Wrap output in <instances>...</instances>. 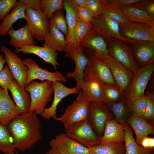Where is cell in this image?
<instances>
[{
  "label": "cell",
  "mask_w": 154,
  "mask_h": 154,
  "mask_svg": "<svg viewBox=\"0 0 154 154\" xmlns=\"http://www.w3.org/2000/svg\"><path fill=\"white\" fill-rule=\"evenodd\" d=\"M0 154H1L0 153Z\"/></svg>",
  "instance_id": "55"
},
{
  "label": "cell",
  "mask_w": 154,
  "mask_h": 154,
  "mask_svg": "<svg viewBox=\"0 0 154 154\" xmlns=\"http://www.w3.org/2000/svg\"><path fill=\"white\" fill-rule=\"evenodd\" d=\"M90 154H125L123 142L96 145L88 147Z\"/></svg>",
  "instance_id": "34"
},
{
  "label": "cell",
  "mask_w": 154,
  "mask_h": 154,
  "mask_svg": "<svg viewBox=\"0 0 154 154\" xmlns=\"http://www.w3.org/2000/svg\"><path fill=\"white\" fill-rule=\"evenodd\" d=\"M100 59L109 67L117 86L126 94L134 75L109 55Z\"/></svg>",
  "instance_id": "12"
},
{
  "label": "cell",
  "mask_w": 154,
  "mask_h": 154,
  "mask_svg": "<svg viewBox=\"0 0 154 154\" xmlns=\"http://www.w3.org/2000/svg\"><path fill=\"white\" fill-rule=\"evenodd\" d=\"M92 27L107 40L114 37L130 44L135 40L122 37L119 32V25L101 14L94 17L91 22Z\"/></svg>",
  "instance_id": "13"
},
{
  "label": "cell",
  "mask_w": 154,
  "mask_h": 154,
  "mask_svg": "<svg viewBox=\"0 0 154 154\" xmlns=\"http://www.w3.org/2000/svg\"><path fill=\"white\" fill-rule=\"evenodd\" d=\"M102 14L119 25L124 24L128 21L122 10L117 6L108 5L105 11Z\"/></svg>",
  "instance_id": "39"
},
{
  "label": "cell",
  "mask_w": 154,
  "mask_h": 154,
  "mask_svg": "<svg viewBox=\"0 0 154 154\" xmlns=\"http://www.w3.org/2000/svg\"><path fill=\"white\" fill-rule=\"evenodd\" d=\"M0 50L4 54L5 61L11 72L13 79L21 86L25 88L28 78V67L23 60L9 48L1 46Z\"/></svg>",
  "instance_id": "10"
},
{
  "label": "cell",
  "mask_w": 154,
  "mask_h": 154,
  "mask_svg": "<svg viewBox=\"0 0 154 154\" xmlns=\"http://www.w3.org/2000/svg\"><path fill=\"white\" fill-rule=\"evenodd\" d=\"M129 21L147 24H154L152 19L144 11L132 6L119 7Z\"/></svg>",
  "instance_id": "33"
},
{
  "label": "cell",
  "mask_w": 154,
  "mask_h": 154,
  "mask_svg": "<svg viewBox=\"0 0 154 154\" xmlns=\"http://www.w3.org/2000/svg\"><path fill=\"white\" fill-rule=\"evenodd\" d=\"M45 154H49L48 152V151H47V152Z\"/></svg>",
  "instance_id": "54"
},
{
  "label": "cell",
  "mask_w": 154,
  "mask_h": 154,
  "mask_svg": "<svg viewBox=\"0 0 154 154\" xmlns=\"http://www.w3.org/2000/svg\"><path fill=\"white\" fill-rule=\"evenodd\" d=\"M80 46L88 58L94 56L101 58L109 55L105 39L92 27L82 39Z\"/></svg>",
  "instance_id": "9"
},
{
  "label": "cell",
  "mask_w": 154,
  "mask_h": 154,
  "mask_svg": "<svg viewBox=\"0 0 154 154\" xmlns=\"http://www.w3.org/2000/svg\"><path fill=\"white\" fill-rule=\"evenodd\" d=\"M14 51L23 54H35L42 59L45 62L51 64L56 70L60 64L58 61V54L56 51L49 46L43 44L42 46L37 45H28L15 48Z\"/></svg>",
  "instance_id": "18"
},
{
  "label": "cell",
  "mask_w": 154,
  "mask_h": 154,
  "mask_svg": "<svg viewBox=\"0 0 154 154\" xmlns=\"http://www.w3.org/2000/svg\"><path fill=\"white\" fill-rule=\"evenodd\" d=\"M145 0H106L109 6H116L119 7L133 6L140 3Z\"/></svg>",
  "instance_id": "45"
},
{
  "label": "cell",
  "mask_w": 154,
  "mask_h": 154,
  "mask_svg": "<svg viewBox=\"0 0 154 154\" xmlns=\"http://www.w3.org/2000/svg\"><path fill=\"white\" fill-rule=\"evenodd\" d=\"M108 7L106 0H86L85 8L90 11L94 18L104 12Z\"/></svg>",
  "instance_id": "40"
},
{
  "label": "cell",
  "mask_w": 154,
  "mask_h": 154,
  "mask_svg": "<svg viewBox=\"0 0 154 154\" xmlns=\"http://www.w3.org/2000/svg\"><path fill=\"white\" fill-rule=\"evenodd\" d=\"M63 0H40V9L49 21L56 11L63 10Z\"/></svg>",
  "instance_id": "37"
},
{
  "label": "cell",
  "mask_w": 154,
  "mask_h": 154,
  "mask_svg": "<svg viewBox=\"0 0 154 154\" xmlns=\"http://www.w3.org/2000/svg\"><path fill=\"white\" fill-rule=\"evenodd\" d=\"M129 45L139 68L154 63V42L136 40Z\"/></svg>",
  "instance_id": "20"
},
{
  "label": "cell",
  "mask_w": 154,
  "mask_h": 154,
  "mask_svg": "<svg viewBox=\"0 0 154 154\" xmlns=\"http://www.w3.org/2000/svg\"><path fill=\"white\" fill-rule=\"evenodd\" d=\"M79 7L85 8L86 4V0H74Z\"/></svg>",
  "instance_id": "50"
},
{
  "label": "cell",
  "mask_w": 154,
  "mask_h": 154,
  "mask_svg": "<svg viewBox=\"0 0 154 154\" xmlns=\"http://www.w3.org/2000/svg\"><path fill=\"white\" fill-rule=\"evenodd\" d=\"M126 123L133 130L136 135L135 141L140 145L142 139L149 134L154 133V127L141 117L132 115Z\"/></svg>",
  "instance_id": "24"
},
{
  "label": "cell",
  "mask_w": 154,
  "mask_h": 154,
  "mask_svg": "<svg viewBox=\"0 0 154 154\" xmlns=\"http://www.w3.org/2000/svg\"><path fill=\"white\" fill-rule=\"evenodd\" d=\"M123 124L125 132V154H153L151 149L144 148L136 143L131 128L126 122Z\"/></svg>",
  "instance_id": "31"
},
{
  "label": "cell",
  "mask_w": 154,
  "mask_h": 154,
  "mask_svg": "<svg viewBox=\"0 0 154 154\" xmlns=\"http://www.w3.org/2000/svg\"><path fill=\"white\" fill-rule=\"evenodd\" d=\"M13 79L11 72L8 66L5 65L0 72V87L8 91V88Z\"/></svg>",
  "instance_id": "44"
},
{
  "label": "cell",
  "mask_w": 154,
  "mask_h": 154,
  "mask_svg": "<svg viewBox=\"0 0 154 154\" xmlns=\"http://www.w3.org/2000/svg\"><path fill=\"white\" fill-rule=\"evenodd\" d=\"M26 25L34 39L44 41L50 29L49 21L40 9L34 10L27 7L25 10Z\"/></svg>",
  "instance_id": "8"
},
{
  "label": "cell",
  "mask_w": 154,
  "mask_h": 154,
  "mask_svg": "<svg viewBox=\"0 0 154 154\" xmlns=\"http://www.w3.org/2000/svg\"><path fill=\"white\" fill-rule=\"evenodd\" d=\"M65 56L74 60L75 67L73 72H68L66 77L75 79L76 86L80 88V85L84 80V72L88 62L89 58L84 53L81 46H79L70 53H66Z\"/></svg>",
  "instance_id": "19"
},
{
  "label": "cell",
  "mask_w": 154,
  "mask_h": 154,
  "mask_svg": "<svg viewBox=\"0 0 154 154\" xmlns=\"http://www.w3.org/2000/svg\"><path fill=\"white\" fill-rule=\"evenodd\" d=\"M65 134L87 147L100 143V138L93 130L89 120L73 124L65 129Z\"/></svg>",
  "instance_id": "6"
},
{
  "label": "cell",
  "mask_w": 154,
  "mask_h": 154,
  "mask_svg": "<svg viewBox=\"0 0 154 154\" xmlns=\"http://www.w3.org/2000/svg\"><path fill=\"white\" fill-rule=\"evenodd\" d=\"M125 132L123 123L113 118L106 123L102 136L100 138V145L124 142Z\"/></svg>",
  "instance_id": "21"
},
{
  "label": "cell",
  "mask_w": 154,
  "mask_h": 154,
  "mask_svg": "<svg viewBox=\"0 0 154 154\" xmlns=\"http://www.w3.org/2000/svg\"><path fill=\"white\" fill-rule=\"evenodd\" d=\"M9 154H19L17 151H12Z\"/></svg>",
  "instance_id": "53"
},
{
  "label": "cell",
  "mask_w": 154,
  "mask_h": 154,
  "mask_svg": "<svg viewBox=\"0 0 154 154\" xmlns=\"http://www.w3.org/2000/svg\"><path fill=\"white\" fill-rule=\"evenodd\" d=\"M84 72V80H96L103 85L117 86L110 68L101 59L94 56L90 58Z\"/></svg>",
  "instance_id": "5"
},
{
  "label": "cell",
  "mask_w": 154,
  "mask_h": 154,
  "mask_svg": "<svg viewBox=\"0 0 154 154\" xmlns=\"http://www.w3.org/2000/svg\"><path fill=\"white\" fill-rule=\"evenodd\" d=\"M44 41L43 44L56 51L65 52L66 42L64 35L52 25H50L49 31Z\"/></svg>",
  "instance_id": "30"
},
{
  "label": "cell",
  "mask_w": 154,
  "mask_h": 154,
  "mask_svg": "<svg viewBox=\"0 0 154 154\" xmlns=\"http://www.w3.org/2000/svg\"><path fill=\"white\" fill-rule=\"evenodd\" d=\"M119 27L121 35L125 38L154 42V24L128 21Z\"/></svg>",
  "instance_id": "7"
},
{
  "label": "cell",
  "mask_w": 154,
  "mask_h": 154,
  "mask_svg": "<svg viewBox=\"0 0 154 154\" xmlns=\"http://www.w3.org/2000/svg\"><path fill=\"white\" fill-rule=\"evenodd\" d=\"M19 3L17 0H0V22Z\"/></svg>",
  "instance_id": "43"
},
{
  "label": "cell",
  "mask_w": 154,
  "mask_h": 154,
  "mask_svg": "<svg viewBox=\"0 0 154 154\" xmlns=\"http://www.w3.org/2000/svg\"><path fill=\"white\" fill-rule=\"evenodd\" d=\"M106 41L109 55L134 75L139 68L135 62L130 45L114 37L110 38Z\"/></svg>",
  "instance_id": "3"
},
{
  "label": "cell",
  "mask_w": 154,
  "mask_h": 154,
  "mask_svg": "<svg viewBox=\"0 0 154 154\" xmlns=\"http://www.w3.org/2000/svg\"><path fill=\"white\" fill-rule=\"evenodd\" d=\"M90 102L82 97L80 90L76 99L66 108L63 114L55 120L62 122L65 129L75 123L89 120Z\"/></svg>",
  "instance_id": "4"
},
{
  "label": "cell",
  "mask_w": 154,
  "mask_h": 154,
  "mask_svg": "<svg viewBox=\"0 0 154 154\" xmlns=\"http://www.w3.org/2000/svg\"><path fill=\"white\" fill-rule=\"evenodd\" d=\"M133 7L144 11L152 19L154 20V1L153 0H145L143 2Z\"/></svg>",
  "instance_id": "46"
},
{
  "label": "cell",
  "mask_w": 154,
  "mask_h": 154,
  "mask_svg": "<svg viewBox=\"0 0 154 154\" xmlns=\"http://www.w3.org/2000/svg\"><path fill=\"white\" fill-rule=\"evenodd\" d=\"M141 146L147 149H151L154 147V138L147 136L144 138L141 143Z\"/></svg>",
  "instance_id": "49"
},
{
  "label": "cell",
  "mask_w": 154,
  "mask_h": 154,
  "mask_svg": "<svg viewBox=\"0 0 154 154\" xmlns=\"http://www.w3.org/2000/svg\"><path fill=\"white\" fill-rule=\"evenodd\" d=\"M63 10H58L55 11L49 21L51 25L61 31L66 37L68 30L67 22L63 13Z\"/></svg>",
  "instance_id": "38"
},
{
  "label": "cell",
  "mask_w": 154,
  "mask_h": 154,
  "mask_svg": "<svg viewBox=\"0 0 154 154\" xmlns=\"http://www.w3.org/2000/svg\"><path fill=\"white\" fill-rule=\"evenodd\" d=\"M146 103V98L145 94L137 98L131 104L132 114L142 117L145 112Z\"/></svg>",
  "instance_id": "41"
},
{
  "label": "cell",
  "mask_w": 154,
  "mask_h": 154,
  "mask_svg": "<svg viewBox=\"0 0 154 154\" xmlns=\"http://www.w3.org/2000/svg\"><path fill=\"white\" fill-rule=\"evenodd\" d=\"M82 95L90 102L96 101L104 103L103 85L93 79L83 80L80 85Z\"/></svg>",
  "instance_id": "25"
},
{
  "label": "cell",
  "mask_w": 154,
  "mask_h": 154,
  "mask_svg": "<svg viewBox=\"0 0 154 154\" xmlns=\"http://www.w3.org/2000/svg\"><path fill=\"white\" fill-rule=\"evenodd\" d=\"M78 13L80 20L86 23H91L94 17L89 10L86 8L78 7Z\"/></svg>",
  "instance_id": "47"
},
{
  "label": "cell",
  "mask_w": 154,
  "mask_h": 154,
  "mask_svg": "<svg viewBox=\"0 0 154 154\" xmlns=\"http://www.w3.org/2000/svg\"></svg>",
  "instance_id": "56"
},
{
  "label": "cell",
  "mask_w": 154,
  "mask_h": 154,
  "mask_svg": "<svg viewBox=\"0 0 154 154\" xmlns=\"http://www.w3.org/2000/svg\"><path fill=\"white\" fill-rule=\"evenodd\" d=\"M52 86L54 94L52 103L49 108H45L41 115L43 118L48 120L51 118L55 119L57 118V106L63 98L71 94L79 93L81 90L76 86L72 88L68 87L60 82H52Z\"/></svg>",
  "instance_id": "17"
},
{
  "label": "cell",
  "mask_w": 154,
  "mask_h": 154,
  "mask_svg": "<svg viewBox=\"0 0 154 154\" xmlns=\"http://www.w3.org/2000/svg\"><path fill=\"white\" fill-rule=\"evenodd\" d=\"M91 28V23L84 22L79 19L71 36L66 41L65 52L70 53L80 46L81 41Z\"/></svg>",
  "instance_id": "28"
},
{
  "label": "cell",
  "mask_w": 154,
  "mask_h": 154,
  "mask_svg": "<svg viewBox=\"0 0 154 154\" xmlns=\"http://www.w3.org/2000/svg\"><path fill=\"white\" fill-rule=\"evenodd\" d=\"M63 7L66 11L65 18L68 28V33L66 37V42L71 36L79 18L78 6L74 0L63 1Z\"/></svg>",
  "instance_id": "29"
},
{
  "label": "cell",
  "mask_w": 154,
  "mask_h": 154,
  "mask_svg": "<svg viewBox=\"0 0 154 154\" xmlns=\"http://www.w3.org/2000/svg\"><path fill=\"white\" fill-rule=\"evenodd\" d=\"M113 118L106 104L98 101L90 102L88 119L98 135H102L107 121Z\"/></svg>",
  "instance_id": "14"
},
{
  "label": "cell",
  "mask_w": 154,
  "mask_h": 154,
  "mask_svg": "<svg viewBox=\"0 0 154 154\" xmlns=\"http://www.w3.org/2000/svg\"><path fill=\"white\" fill-rule=\"evenodd\" d=\"M18 1L34 10L40 9V0H19Z\"/></svg>",
  "instance_id": "48"
},
{
  "label": "cell",
  "mask_w": 154,
  "mask_h": 154,
  "mask_svg": "<svg viewBox=\"0 0 154 154\" xmlns=\"http://www.w3.org/2000/svg\"><path fill=\"white\" fill-rule=\"evenodd\" d=\"M5 62L3 55L0 54V72L3 68Z\"/></svg>",
  "instance_id": "51"
},
{
  "label": "cell",
  "mask_w": 154,
  "mask_h": 154,
  "mask_svg": "<svg viewBox=\"0 0 154 154\" xmlns=\"http://www.w3.org/2000/svg\"><path fill=\"white\" fill-rule=\"evenodd\" d=\"M52 82L46 80L39 83L33 80L25 88L31 98L28 113L35 112L38 115H41L46 106L52 100V96L54 94Z\"/></svg>",
  "instance_id": "2"
},
{
  "label": "cell",
  "mask_w": 154,
  "mask_h": 154,
  "mask_svg": "<svg viewBox=\"0 0 154 154\" xmlns=\"http://www.w3.org/2000/svg\"><path fill=\"white\" fill-rule=\"evenodd\" d=\"M103 88L104 103L107 104L119 101L126 96L125 93L117 86L103 85Z\"/></svg>",
  "instance_id": "36"
},
{
  "label": "cell",
  "mask_w": 154,
  "mask_h": 154,
  "mask_svg": "<svg viewBox=\"0 0 154 154\" xmlns=\"http://www.w3.org/2000/svg\"><path fill=\"white\" fill-rule=\"evenodd\" d=\"M27 6L19 2L0 23V37H5L13 24L21 19L26 20L25 10Z\"/></svg>",
  "instance_id": "27"
},
{
  "label": "cell",
  "mask_w": 154,
  "mask_h": 154,
  "mask_svg": "<svg viewBox=\"0 0 154 154\" xmlns=\"http://www.w3.org/2000/svg\"><path fill=\"white\" fill-rule=\"evenodd\" d=\"M111 110L118 123H123L125 122L129 113L131 111V104L125 96L118 102L107 104Z\"/></svg>",
  "instance_id": "32"
},
{
  "label": "cell",
  "mask_w": 154,
  "mask_h": 154,
  "mask_svg": "<svg viewBox=\"0 0 154 154\" xmlns=\"http://www.w3.org/2000/svg\"><path fill=\"white\" fill-rule=\"evenodd\" d=\"M15 149L13 138L7 125L0 123V150L4 154H9L15 151Z\"/></svg>",
  "instance_id": "35"
},
{
  "label": "cell",
  "mask_w": 154,
  "mask_h": 154,
  "mask_svg": "<svg viewBox=\"0 0 154 154\" xmlns=\"http://www.w3.org/2000/svg\"><path fill=\"white\" fill-rule=\"evenodd\" d=\"M51 149L61 154H90L88 147L61 133L49 142Z\"/></svg>",
  "instance_id": "15"
},
{
  "label": "cell",
  "mask_w": 154,
  "mask_h": 154,
  "mask_svg": "<svg viewBox=\"0 0 154 154\" xmlns=\"http://www.w3.org/2000/svg\"><path fill=\"white\" fill-rule=\"evenodd\" d=\"M8 35L11 37L9 43L15 48H19L25 45H37L26 25L17 30L10 29Z\"/></svg>",
  "instance_id": "26"
},
{
  "label": "cell",
  "mask_w": 154,
  "mask_h": 154,
  "mask_svg": "<svg viewBox=\"0 0 154 154\" xmlns=\"http://www.w3.org/2000/svg\"><path fill=\"white\" fill-rule=\"evenodd\" d=\"M8 89L11 92L20 114L28 113L31 103V98L29 93L13 79Z\"/></svg>",
  "instance_id": "23"
},
{
  "label": "cell",
  "mask_w": 154,
  "mask_h": 154,
  "mask_svg": "<svg viewBox=\"0 0 154 154\" xmlns=\"http://www.w3.org/2000/svg\"><path fill=\"white\" fill-rule=\"evenodd\" d=\"M14 141L15 148L24 152L30 149L42 138L40 121L35 112L20 114L7 125Z\"/></svg>",
  "instance_id": "1"
},
{
  "label": "cell",
  "mask_w": 154,
  "mask_h": 154,
  "mask_svg": "<svg viewBox=\"0 0 154 154\" xmlns=\"http://www.w3.org/2000/svg\"><path fill=\"white\" fill-rule=\"evenodd\" d=\"M20 114L8 91L0 87V123L7 125L11 120Z\"/></svg>",
  "instance_id": "22"
},
{
  "label": "cell",
  "mask_w": 154,
  "mask_h": 154,
  "mask_svg": "<svg viewBox=\"0 0 154 154\" xmlns=\"http://www.w3.org/2000/svg\"><path fill=\"white\" fill-rule=\"evenodd\" d=\"M48 151L49 154H61L58 152L54 151L51 149H49Z\"/></svg>",
  "instance_id": "52"
},
{
  "label": "cell",
  "mask_w": 154,
  "mask_h": 154,
  "mask_svg": "<svg viewBox=\"0 0 154 154\" xmlns=\"http://www.w3.org/2000/svg\"><path fill=\"white\" fill-rule=\"evenodd\" d=\"M154 71V63L139 68L134 77L126 96L131 104L137 98L145 94L147 84Z\"/></svg>",
  "instance_id": "11"
},
{
  "label": "cell",
  "mask_w": 154,
  "mask_h": 154,
  "mask_svg": "<svg viewBox=\"0 0 154 154\" xmlns=\"http://www.w3.org/2000/svg\"><path fill=\"white\" fill-rule=\"evenodd\" d=\"M28 68V78L26 86L32 81L38 79L43 82L44 80L52 82H60L65 83L66 77L58 71L52 72L40 67L35 60L32 58H28L23 60Z\"/></svg>",
  "instance_id": "16"
},
{
  "label": "cell",
  "mask_w": 154,
  "mask_h": 154,
  "mask_svg": "<svg viewBox=\"0 0 154 154\" xmlns=\"http://www.w3.org/2000/svg\"><path fill=\"white\" fill-rule=\"evenodd\" d=\"M146 98L147 103L145 112L142 117L148 122H154V93L147 91L145 94Z\"/></svg>",
  "instance_id": "42"
}]
</instances>
